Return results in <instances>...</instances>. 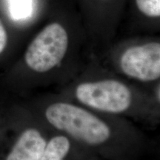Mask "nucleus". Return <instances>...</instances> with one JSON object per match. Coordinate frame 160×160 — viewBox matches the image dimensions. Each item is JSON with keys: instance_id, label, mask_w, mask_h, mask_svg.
<instances>
[{"instance_id": "obj_1", "label": "nucleus", "mask_w": 160, "mask_h": 160, "mask_svg": "<svg viewBox=\"0 0 160 160\" xmlns=\"http://www.w3.org/2000/svg\"><path fill=\"white\" fill-rule=\"evenodd\" d=\"M44 123L77 144L92 148L117 141L139 139L137 131L119 117L91 111L73 101L52 99L43 103Z\"/></svg>"}, {"instance_id": "obj_6", "label": "nucleus", "mask_w": 160, "mask_h": 160, "mask_svg": "<svg viewBox=\"0 0 160 160\" xmlns=\"http://www.w3.org/2000/svg\"><path fill=\"white\" fill-rule=\"evenodd\" d=\"M75 142L60 133L49 137L40 160H65Z\"/></svg>"}, {"instance_id": "obj_5", "label": "nucleus", "mask_w": 160, "mask_h": 160, "mask_svg": "<svg viewBox=\"0 0 160 160\" xmlns=\"http://www.w3.org/2000/svg\"><path fill=\"white\" fill-rule=\"evenodd\" d=\"M49 137L45 128H28L20 133L6 160H40Z\"/></svg>"}, {"instance_id": "obj_8", "label": "nucleus", "mask_w": 160, "mask_h": 160, "mask_svg": "<svg viewBox=\"0 0 160 160\" xmlns=\"http://www.w3.org/2000/svg\"><path fill=\"white\" fill-rule=\"evenodd\" d=\"M138 9L148 17H159L160 0H136Z\"/></svg>"}, {"instance_id": "obj_3", "label": "nucleus", "mask_w": 160, "mask_h": 160, "mask_svg": "<svg viewBox=\"0 0 160 160\" xmlns=\"http://www.w3.org/2000/svg\"><path fill=\"white\" fill-rule=\"evenodd\" d=\"M68 46L69 37L65 28L59 23L49 24L30 43L25 62L35 73H49L61 64Z\"/></svg>"}, {"instance_id": "obj_9", "label": "nucleus", "mask_w": 160, "mask_h": 160, "mask_svg": "<svg viewBox=\"0 0 160 160\" xmlns=\"http://www.w3.org/2000/svg\"><path fill=\"white\" fill-rule=\"evenodd\" d=\"M8 33L6 31L5 26L3 25L2 22L0 20V54L5 51L6 46L8 44Z\"/></svg>"}, {"instance_id": "obj_2", "label": "nucleus", "mask_w": 160, "mask_h": 160, "mask_svg": "<svg viewBox=\"0 0 160 160\" xmlns=\"http://www.w3.org/2000/svg\"><path fill=\"white\" fill-rule=\"evenodd\" d=\"M69 98L91 111L114 117L153 116L158 104L154 97L112 77L81 80L71 88Z\"/></svg>"}, {"instance_id": "obj_4", "label": "nucleus", "mask_w": 160, "mask_h": 160, "mask_svg": "<svg viewBox=\"0 0 160 160\" xmlns=\"http://www.w3.org/2000/svg\"><path fill=\"white\" fill-rule=\"evenodd\" d=\"M121 73L141 83L157 82L160 79V43L133 45L126 48L119 59Z\"/></svg>"}, {"instance_id": "obj_7", "label": "nucleus", "mask_w": 160, "mask_h": 160, "mask_svg": "<svg viewBox=\"0 0 160 160\" xmlns=\"http://www.w3.org/2000/svg\"><path fill=\"white\" fill-rule=\"evenodd\" d=\"M9 11L15 20L28 19L33 12V0H8Z\"/></svg>"}]
</instances>
